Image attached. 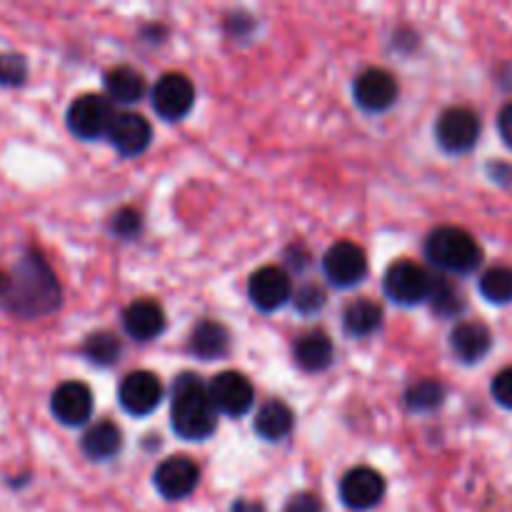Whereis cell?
I'll return each instance as SVG.
<instances>
[{"label":"cell","mask_w":512,"mask_h":512,"mask_svg":"<svg viewBox=\"0 0 512 512\" xmlns=\"http://www.w3.org/2000/svg\"><path fill=\"white\" fill-rule=\"evenodd\" d=\"M0 305L23 320L43 318L60 305V285L40 253H28L0 273Z\"/></svg>","instance_id":"obj_1"},{"label":"cell","mask_w":512,"mask_h":512,"mask_svg":"<svg viewBox=\"0 0 512 512\" xmlns=\"http://www.w3.org/2000/svg\"><path fill=\"white\" fill-rule=\"evenodd\" d=\"M170 423L183 440H205L215 433L218 410L210 400V390L195 373L175 378L170 390Z\"/></svg>","instance_id":"obj_2"},{"label":"cell","mask_w":512,"mask_h":512,"mask_svg":"<svg viewBox=\"0 0 512 512\" xmlns=\"http://www.w3.org/2000/svg\"><path fill=\"white\" fill-rule=\"evenodd\" d=\"M425 255L435 268L453 275H468L483 263V250H480L478 240L468 230L455 228V225H443V228L433 230L425 240Z\"/></svg>","instance_id":"obj_3"},{"label":"cell","mask_w":512,"mask_h":512,"mask_svg":"<svg viewBox=\"0 0 512 512\" xmlns=\"http://www.w3.org/2000/svg\"><path fill=\"white\" fill-rule=\"evenodd\" d=\"M438 275L430 273L425 265L413 260H398L388 268L383 280V290L393 303L398 305H420L430 303Z\"/></svg>","instance_id":"obj_4"},{"label":"cell","mask_w":512,"mask_h":512,"mask_svg":"<svg viewBox=\"0 0 512 512\" xmlns=\"http://www.w3.org/2000/svg\"><path fill=\"white\" fill-rule=\"evenodd\" d=\"M115 115L118 113H115L108 95L85 93L70 103L65 120H68V128L75 138L98 140V138H108Z\"/></svg>","instance_id":"obj_5"},{"label":"cell","mask_w":512,"mask_h":512,"mask_svg":"<svg viewBox=\"0 0 512 512\" xmlns=\"http://www.w3.org/2000/svg\"><path fill=\"white\" fill-rule=\"evenodd\" d=\"M323 273L335 288H355L368 275V255L350 240H338L323 255Z\"/></svg>","instance_id":"obj_6"},{"label":"cell","mask_w":512,"mask_h":512,"mask_svg":"<svg viewBox=\"0 0 512 512\" xmlns=\"http://www.w3.org/2000/svg\"><path fill=\"white\" fill-rule=\"evenodd\" d=\"M435 138L445 153H468L480 138V120L470 108H448L435 123Z\"/></svg>","instance_id":"obj_7"},{"label":"cell","mask_w":512,"mask_h":512,"mask_svg":"<svg viewBox=\"0 0 512 512\" xmlns=\"http://www.w3.org/2000/svg\"><path fill=\"white\" fill-rule=\"evenodd\" d=\"M150 103H153V110L158 113V118L175 123V120H183L185 115L193 110L195 88L193 83H190L188 75L165 73L163 78L153 85Z\"/></svg>","instance_id":"obj_8"},{"label":"cell","mask_w":512,"mask_h":512,"mask_svg":"<svg viewBox=\"0 0 512 512\" xmlns=\"http://www.w3.org/2000/svg\"><path fill=\"white\" fill-rule=\"evenodd\" d=\"M208 390L215 410L228 415V418H240V415L248 413L255 403L253 383H250L243 373H238V370L218 373L210 380Z\"/></svg>","instance_id":"obj_9"},{"label":"cell","mask_w":512,"mask_h":512,"mask_svg":"<svg viewBox=\"0 0 512 512\" xmlns=\"http://www.w3.org/2000/svg\"><path fill=\"white\" fill-rule=\"evenodd\" d=\"M163 383L150 370H135L123 378L118 388V400L123 410L135 418L150 415L160 403H163Z\"/></svg>","instance_id":"obj_10"},{"label":"cell","mask_w":512,"mask_h":512,"mask_svg":"<svg viewBox=\"0 0 512 512\" xmlns=\"http://www.w3.org/2000/svg\"><path fill=\"white\" fill-rule=\"evenodd\" d=\"M385 498V480L378 470L373 468H360L348 470L340 480V500H343L345 508L350 510H373L375 505H380V500Z\"/></svg>","instance_id":"obj_11"},{"label":"cell","mask_w":512,"mask_h":512,"mask_svg":"<svg viewBox=\"0 0 512 512\" xmlns=\"http://www.w3.org/2000/svg\"><path fill=\"white\" fill-rule=\"evenodd\" d=\"M398 80L393 73L383 68H368L355 78L353 83V98L368 113H383V110L393 108L398 100Z\"/></svg>","instance_id":"obj_12"},{"label":"cell","mask_w":512,"mask_h":512,"mask_svg":"<svg viewBox=\"0 0 512 512\" xmlns=\"http://www.w3.org/2000/svg\"><path fill=\"white\" fill-rule=\"evenodd\" d=\"M250 303L263 313H273V310L283 308L290 298H293V285H290V275L278 265H265V268L255 270L250 275L248 283Z\"/></svg>","instance_id":"obj_13"},{"label":"cell","mask_w":512,"mask_h":512,"mask_svg":"<svg viewBox=\"0 0 512 512\" xmlns=\"http://www.w3.org/2000/svg\"><path fill=\"white\" fill-rule=\"evenodd\" d=\"M155 490L163 495L165 500H183L193 495V490L200 483V468L185 455H173V458L163 460L153 475Z\"/></svg>","instance_id":"obj_14"},{"label":"cell","mask_w":512,"mask_h":512,"mask_svg":"<svg viewBox=\"0 0 512 512\" xmlns=\"http://www.w3.org/2000/svg\"><path fill=\"white\" fill-rule=\"evenodd\" d=\"M50 410H53L55 420L68 428H78L85 425L93 415V393L88 385L78 383V380H68V383L58 385L50 395Z\"/></svg>","instance_id":"obj_15"},{"label":"cell","mask_w":512,"mask_h":512,"mask_svg":"<svg viewBox=\"0 0 512 512\" xmlns=\"http://www.w3.org/2000/svg\"><path fill=\"white\" fill-rule=\"evenodd\" d=\"M110 145L125 158H135L143 153L153 140V128L148 120L138 113H118L108 133Z\"/></svg>","instance_id":"obj_16"},{"label":"cell","mask_w":512,"mask_h":512,"mask_svg":"<svg viewBox=\"0 0 512 512\" xmlns=\"http://www.w3.org/2000/svg\"><path fill=\"white\" fill-rule=\"evenodd\" d=\"M123 328L138 343H148L155 340L165 330V310L163 305L155 300L143 298L133 300L128 308L123 310Z\"/></svg>","instance_id":"obj_17"},{"label":"cell","mask_w":512,"mask_h":512,"mask_svg":"<svg viewBox=\"0 0 512 512\" xmlns=\"http://www.w3.org/2000/svg\"><path fill=\"white\" fill-rule=\"evenodd\" d=\"M490 348H493V335L483 323L465 320V323L455 325L450 333V350L465 365L480 363L490 353Z\"/></svg>","instance_id":"obj_18"},{"label":"cell","mask_w":512,"mask_h":512,"mask_svg":"<svg viewBox=\"0 0 512 512\" xmlns=\"http://www.w3.org/2000/svg\"><path fill=\"white\" fill-rule=\"evenodd\" d=\"M293 358L298 363V368H303L305 373H320V370L330 368L335 358L333 340L323 330H310V333L300 335L295 340Z\"/></svg>","instance_id":"obj_19"},{"label":"cell","mask_w":512,"mask_h":512,"mask_svg":"<svg viewBox=\"0 0 512 512\" xmlns=\"http://www.w3.org/2000/svg\"><path fill=\"white\" fill-rule=\"evenodd\" d=\"M123 448V433L115 423L110 420H98V423L90 425L85 430L83 440H80V450L85 453V458H90L93 463H105V460L115 458Z\"/></svg>","instance_id":"obj_20"},{"label":"cell","mask_w":512,"mask_h":512,"mask_svg":"<svg viewBox=\"0 0 512 512\" xmlns=\"http://www.w3.org/2000/svg\"><path fill=\"white\" fill-rule=\"evenodd\" d=\"M228 350L230 333L223 323H218V320H203V323L195 325L193 333H190V353H193L195 358L205 360V363L223 358Z\"/></svg>","instance_id":"obj_21"},{"label":"cell","mask_w":512,"mask_h":512,"mask_svg":"<svg viewBox=\"0 0 512 512\" xmlns=\"http://www.w3.org/2000/svg\"><path fill=\"white\" fill-rule=\"evenodd\" d=\"M295 415L288 403L283 400H268L260 405L258 415H255V433L268 443H278V440L288 438L293 433Z\"/></svg>","instance_id":"obj_22"},{"label":"cell","mask_w":512,"mask_h":512,"mask_svg":"<svg viewBox=\"0 0 512 512\" xmlns=\"http://www.w3.org/2000/svg\"><path fill=\"white\" fill-rule=\"evenodd\" d=\"M103 85L110 103H118V105H133L145 95L143 75H140L135 68H128V65H120V68L108 70V73H105Z\"/></svg>","instance_id":"obj_23"},{"label":"cell","mask_w":512,"mask_h":512,"mask_svg":"<svg viewBox=\"0 0 512 512\" xmlns=\"http://www.w3.org/2000/svg\"><path fill=\"white\" fill-rule=\"evenodd\" d=\"M383 325V308L375 300L360 298L350 303L343 313V328L350 338H370Z\"/></svg>","instance_id":"obj_24"},{"label":"cell","mask_w":512,"mask_h":512,"mask_svg":"<svg viewBox=\"0 0 512 512\" xmlns=\"http://www.w3.org/2000/svg\"><path fill=\"white\" fill-rule=\"evenodd\" d=\"M443 400H445L443 383H438V380L433 378L418 380V383L410 385L408 393H405V405H408L413 413H430V410L440 408Z\"/></svg>","instance_id":"obj_25"},{"label":"cell","mask_w":512,"mask_h":512,"mask_svg":"<svg viewBox=\"0 0 512 512\" xmlns=\"http://www.w3.org/2000/svg\"><path fill=\"white\" fill-rule=\"evenodd\" d=\"M83 355L88 363L98 365V368H110L120 358V340L108 330H100V333L88 335V340L83 343Z\"/></svg>","instance_id":"obj_26"},{"label":"cell","mask_w":512,"mask_h":512,"mask_svg":"<svg viewBox=\"0 0 512 512\" xmlns=\"http://www.w3.org/2000/svg\"><path fill=\"white\" fill-rule=\"evenodd\" d=\"M480 295L493 305H505L512 300V270L505 265L490 268L480 278Z\"/></svg>","instance_id":"obj_27"},{"label":"cell","mask_w":512,"mask_h":512,"mask_svg":"<svg viewBox=\"0 0 512 512\" xmlns=\"http://www.w3.org/2000/svg\"><path fill=\"white\" fill-rule=\"evenodd\" d=\"M430 308H433V313L440 315V318H455V315L463 310V295H460V290L455 288L450 280L440 278L438 275L433 298H430Z\"/></svg>","instance_id":"obj_28"},{"label":"cell","mask_w":512,"mask_h":512,"mask_svg":"<svg viewBox=\"0 0 512 512\" xmlns=\"http://www.w3.org/2000/svg\"><path fill=\"white\" fill-rule=\"evenodd\" d=\"M28 78V63L18 53H0V85L18 88Z\"/></svg>","instance_id":"obj_29"},{"label":"cell","mask_w":512,"mask_h":512,"mask_svg":"<svg viewBox=\"0 0 512 512\" xmlns=\"http://www.w3.org/2000/svg\"><path fill=\"white\" fill-rule=\"evenodd\" d=\"M325 305V293L318 285H303V288L295 293V308L303 315H313L318 310H323Z\"/></svg>","instance_id":"obj_30"},{"label":"cell","mask_w":512,"mask_h":512,"mask_svg":"<svg viewBox=\"0 0 512 512\" xmlns=\"http://www.w3.org/2000/svg\"><path fill=\"white\" fill-rule=\"evenodd\" d=\"M140 213H135L133 208H123L113 215V233L118 238H133L140 233Z\"/></svg>","instance_id":"obj_31"},{"label":"cell","mask_w":512,"mask_h":512,"mask_svg":"<svg viewBox=\"0 0 512 512\" xmlns=\"http://www.w3.org/2000/svg\"><path fill=\"white\" fill-rule=\"evenodd\" d=\"M493 398L498 400V405L512 410V365L510 368L500 370L493 380Z\"/></svg>","instance_id":"obj_32"},{"label":"cell","mask_w":512,"mask_h":512,"mask_svg":"<svg viewBox=\"0 0 512 512\" xmlns=\"http://www.w3.org/2000/svg\"><path fill=\"white\" fill-rule=\"evenodd\" d=\"M285 512H323V503L313 493H298L288 500Z\"/></svg>","instance_id":"obj_33"},{"label":"cell","mask_w":512,"mask_h":512,"mask_svg":"<svg viewBox=\"0 0 512 512\" xmlns=\"http://www.w3.org/2000/svg\"><path fill=\"white\" fill-rule=\"evenodd\" d=\"M498 130H500V138L505 140V145L512 148V103H508L503 110H500Z\"/></svg>","instance_id":"obj_34"},{"label":"cell","mask_w":512,"mask_h":512,"mask_svg":"<svg viewBox=\"0 0 512 512\" xmlns=\"http://www.w3.org/2000/svg\"><path fill=\"white\" fill-rule=\"evenodd\" d=\"M233 512H265V510L263 505L253 503V500H238V503L233 505Z\"/></svg>","instance_id":"obj_35"}]
</instances>
